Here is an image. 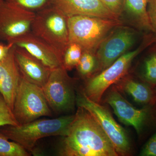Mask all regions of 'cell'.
Masks as SVG:
<instances>
[{
  "label": "cell",
  "mask_w": 156,
  "mask_h": 156,
  "mask_svg": "<svg viewBox=\"0 0 156 156\" xmlns=\"http://www.w3.org/2000/svg\"><path fill=\"white\" fill-rule=\"evenodd\" d=\"M58 150L62 156H118L111 140L88 110L78 107Z\"/></svg>",
  "instance_id": "obj_1"
},
{
  "label": "cell",
  "mask_w": 156,
  "mask_h": 156,
  "mask_svg": "<svg viewBox=\"0 0 156 156\" xmlns=\"http://www.w3.org/2000/svg\"><path fill=\"white\" fill-rule=\"evenodd\" d=\"M75 116V114L69 115L56 119H38L24 125L3 126L0 131L27 151L33 152L39 140L50 136H65Z\"/></svg>",
  "instance_id": "obj_2"
},
{
  "label": "cell",
  "mask_w": 156,
  "mask_h": 156,
  "mask_svg": "<svg viewBox=\"0 0 156 156\" xmlns=\"http://www.w3.org/2000/svg\"><path fill=\"white\" fill-rule=\"evenodd\" d=\"M67 21L69 43H75L83 51L93 53L110 32L122 25L119 19L84 15L68 17Z\"/></svg>",
  "instance_id": "obj_3"
},
{
  "label": "cell",
  "mask_w": 156,
  "mask_h": 156,
  "mask_svg": "<svg viewBox=\"0 0 156 156\" xmlns=\"http://www.w3.org/2000/svg\"><path fill=\"white\" fill-rule=\"evenodd\" d=\"M68 17L51 5L36 13L32 33L50 46L61 58L69 44Z\"/></svg>",
  "instance_id": "obj_4"
},
{
  "label": "cell",
  "mask_w": 156,
  "mask_h": 156,
  "mask_svg": "<svg viewBox=\"0 0 156 156\" xmlns=\"http://www.w3.org/2000/svg\"><path fill=\"white\" fill-rule=\"evenodd\" d=\"M154 41L153 38L147 37L135 50L123 54L108 67L90 78L83 93L90 100L100 103L106 90L125 76L134 58Z\"/></svg>",
  "instance_id": "obj_5"
},
{
  "label": "cell",
  "mask_w": 156,
  "mask_h": 156,
  "mask_svg": "<svg viewBox=\"0 0 156 156\" xmlns=\"http://www.w3.org/2000/svg\"><path fill=\"white\" fill-rule=\"evenodd\" d=\"M12 111L19 125L30 122L41 117L52 115L41 87L27 80L21 75Z\"/></svg>",
  "instance_id": "obj_6"
},
{
  "label": "cell",
  "mask_w": 156,
  "mask_h": 156,
  "mask_svg": "<svg viewBox=\"0 0 156 156\" xmlns=\"http://www.w3.org/2000/svg\"><path fill=\"white\" fill-rule=\"evenodd\" d=\"M105 102L113 109L121 122L133 127L139 136L145 129L156 123V104L137 108L126 99L115 86L107 93Z\"/></svg>",
  "instance_id": "obj_7"
},
{
  "label": "cell",
  "mask_w": 156,
  "mask_h": 156,
  "mask_svg": "<svg viewBox=\"0 0 156 156\" xmlns=\"http://www.w3.org/2000/svg\"><path fill=\"white\" fill-rule=\"evenodd\" d=\"M62 66L52 70L43 92L51 109L58 114L74 110L76 95L73 82Z\"/></svg>",
  "instance_id": "obj_8"
},
{
  "label": "cell",
  "mask_w": 156,
  "mask_h": 156,
  "mask_svg": "<svg viewBox=\"0 0 156 156\" xmlns=\"http://www.w3.org/2000/svg\"><path fill=\"white\" fill-rule=\"evenodd\" d=\"M76 105L87 109L97 120L111 140L119 156H128L131 153V144L128 134L106 107L90 100L83 93L76 97Z\"/></svg>",
  "instance_id": "obj_9"
},
{
  "label": "cell",
  "mask_w": 156,
  "mask_h": 156,
  "mask_svg": "<svg viewBox=\"0 0 156 156\" xmlns=\"http://www.w3.org/2000/svg\"><path fill=\"white\" fill-rule=\"evenodd\" d=\"M137 37V32L130 27L121 25L114 29L96 50L95 56L98 70H103L128 52V50L135 44Z\"/></svg>",
  "instance_id": "obj_10"
},
{
  "label": "cell",
  "mask_w": 156,
  "mask_h": 156,
  "mask_svg": "<svg viewBox=\"0 0 156 156\" xmlns=\"http://www.w3.org/2000/svg\"><path fill=\"white\" fill-rule=\"evenodd\" d=\"M35 15L3 1L0 4V41L8 43L29 33Z\"/></svg>",
  "instance_id": "obj_11"
},
{
  "label": "cell",
  "mask_w": 156,
  "mask_h": 156,
  "mask_svg": "<svg viewBox=\"0 0 156 156\" xmlns=\"http://www.w3.org/2000/svg\"><path fill=\"white\" fill-rule=\"evenodd\" d=\"M26 50L51 70L62 66V62L55 50L31 32L8 42Z\"/></svg>",
  "instance_id": "obj_12"
},
{
  "label": "cell",
  "mask_w": 156,
  "mask_h": 156,
  "mask_svg": "<svg viewBox=\"0 0 156 156\" xmlns=\"http://www.w3.org/2000/svg\"><path fill=\"white\" fill-rule=\"evenodd\" d=\"M52 5L67 17L84 15L119 19L112 14L100 0H51Z\"/></svg>",
  "instance_id": "obj_13"
},
{
  "label": "cell",
  "mask_w": 156,
  "mask_h": 156,
  "mask_svg": "<svg viewBox=\"0 0 156 156\" xmlns=\"http://www.w3.org/2000/svg\"><path fill=\"white\" fill-rule=\"evenodd\" d=\"M14 56L21 75L32 83L44 87L52 70L23 48L15 46Z\"/></svg>",
  "instance_id": "obj_14"
},
{
  "label": "cell",
  "mask_w": 156,
  "mask_h": 156,
  "mask_svg": "<svg viewBox=\"0 0 156 156\" xmlns=\"http://www.w3.org/2000/svg\"><path fill=\"white\" fill-rule=\"evenodd\" d=\"M15 48L14 45L7 57L0 61V93L12 110L21 77L14 56Z\"/></svg>",
  "instance_id": "obj_15"
},
{
  "label": "cell",
  "mask_w": 156,
  "mask_h": 156,
  "mask_svg": "<svg viewBox=\"0 0 156 156\" xmlns=\"http://www.w3.org/2000/svg\"><path fill=\"white\" fill-rule=\"evenodd\" d=\"M116 87L130 95L136 103L143 105H153L156 104V91L149 85L143 82L126 79L120 80Z\"/></svg>",
  "instance_id": "obj_16"
},
{
  "label": "cell",
  "mask_w": 156,
  "mask_h": 156,
  "mask_svg": "<svg viewBox=\"0 0 156 156\" xmlns=\"http://www.w3.org/2000/svg\"><path fill=\"white\" fill-rule=\"evenodd\" d=\"M149 0H124V10L130 20L137 27L153 31L147 13Z\"/></svg>",
  "instance_id": "obj_17"
},
{
  "label": "cell",
  "mask_w": 156,
  "mask_h": 156,
  "mask_svg": "<svg viewBox=\"0 0 156 156\" xmlns=\"http://www.w3.org/2000/svg\"><path fill=\"white\" fill-rule=\"evenodd\" d=\"M10 140L0 131V156L30 155V154L21 145Z\"/></svg>",
  "instance_id": "obj_18"
},
{
  "label": "cell",
  "mask_w": 156,
  "mask_h": 156,
  "mask_svg": "<svg viewBox=\"0 0 156 156\" xmlns=\"http://www.w3.org/2000/svg\"><path fill=\"white\" fill-rule=\"evenodd\" d=\"M141 81L156 89V51L144 59L141 72Z\"/></svg>",
  "instance_id": "obj_19"
},
{
  "label": "cell",
  "mask_w": 156,
  "mask_h": 156,
  "mask_svg": "<svg viewBox=\"0 0 156 156\" xmlns=\"http://www.w3.org/2000/svg\"><path fill=\"white\" fill-rule=\"evenodd\" d=\"M83 53V50L79 45L75 43H69L62 57V67L67 71L76 67Z\"/></svg>",
  "instance_id": "obj_20"
},
{
  "label": "cell",
  "mask_w": 156,
  "mask_h": 156,
  "mask_svg": "<svg viewBox=\"0 0 156 156\" xmlns=\"http://www.w3.org/2000/svg\"><path fill=\"white\" fill-rule=\"evenodd\" d=\"M97 66L95 54L88 51H83L76 67L80 75L83 77L89 76L95 69H97Z\"/></svg>",
  "instance_id": "obj_21"
},
{
  "label": "cell",
  "mask_w": 156,
  "mask_h": 156,
  "mask_svg": "<svg viewBox=\"0 0 156 156\" xmlns=\"http://www.w3.org/2000/svg\"><path fill=\"white\" fill-rule=\"evenodd\" d=\"M27 11L37 13L52 5L51 0H3Z\"/></svg>",
  "instance_id": "obj_22"
},
{
  "label": "cell",
  "mask_w": 156,
  "mask_h": 156,
  "mask_svg": "<svg viewBox=\"0 0 156 156\" xmlns=\"http://www.w3.org/2000/svg\"><path fill=\"white\" fill-rule=\"evenodd\" d=\"M7 126H18L19 124L12 109L0 93V127Z\"/></svg>",
  "instance_id": "obj_23"
},
{
  "label": "cell",
  "mask_w": 156,
  "mask_h": 156,
  "mask_svg": "<svg viewBox=\"0 0 156 156\" xmlns=\"http://www.w3.org/2000/svg\"><path fill=\"white\" fill-rule=\"evenodd\" d=\"M109 11L117 18L124 10V0H100Z\"/></svg>",
  "instance_id": "obj_24"
},
{
  "label": "cell",
  "mask_w": 156,
  "mask_h": 156,
  "mask_svg": "<svg viewBox=\"0 0 156 156\" xmlns=\"http://www.w3.org/2000/svg\"><path fill=\"white\" fill-rule=\"evenodd\" d=\"M140 156H156V131L143 147Z\"/></svg>",
  "instance_id": "obj_25"
},
{
  "label": "cell",
  "mask_w": 156,
  "mask_h": 156,
  "mask_svg": "<svg viewBox=\"0 0 156 156\" xmlns=\"http://www.w3.org/2000/svg\"><path fill=\"white\" fill-rule=\"evenodd\" d=\"M147 10L153 32L156 34V0L149 1Z\"/></svg>",
  "instance_id": "obj_26"
},
{
  "label": "cell",
  "mask_w": 156,
  "mask_h": 156,
  "mask_svg": "<svg viewBox=\"0 0 156 156\" xmlns=\"http://www.w3.org/2000/svg\"><path fill=\"white\" fill-rule=\"evenodd\" d=\"M14 45L10 43H7V44H0V61H2L7 57Z\"/></svg>",
  "instance_id": "obj_27"
},
{
  "label": "cell",
  "mask_w": 156,
  "mask_h": 156,
  "mask_svg": "<svg viewBox=\"0 0 156 156\" xmlns=\"http://www.w3.org/2000/svg\"><path fill=\"white\" fill-rule=\"evenodd\" d=\"M3 1V0H0V4H1V3Z\"/></svg>",
  "instance_id": "obj_28"
},
{
  "label": "cell",
  "mask_w": 156,
  "mask_h": 156,
  "mask_svg": "<svg viewBox=\"0 0 156 156\" xmlns=\"http://www.w3.org/2000/svg\"><path fill=\"white\" fill-rule=\"evenodd\" d=\"M155 90H156V89H155Z\"/></svg>",
  "instance_id": "obj_29"
}]
</instances>
